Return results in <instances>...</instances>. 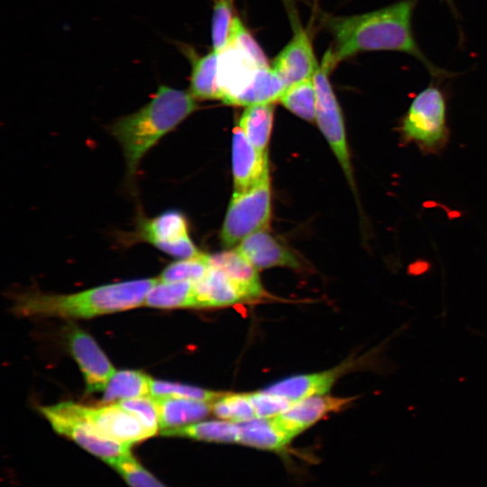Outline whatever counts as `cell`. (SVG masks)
<instances>
[{
  "label": "cell",
  "mask_w": 487,
  "mask_h": 487,
  "mask_svg": "<svg viewBox=\"0 0 487 487\" xmlns=\"http://www.w3.org/2000/svg\"><path fill=\"white\" fill-rule=\"evenodd\" d=\"M416 3L417 0H401L361 14L327 18L326 27L333 44L322 62L332 70L339 62L358 53L393 51L416 57L435 72L413 36L411 19Z\"/></svg>",
  "instance_id": "1"
},
{
  "label": "cell",
  "mask_w": 487,
  "mask_h": 487,
  "mask_svg": "<svg viewBox=\"0 0 487 487\" xmlns=\"http://www.w3.org/2000/svg\"><path fill=\"white\" fill-rule=\"evenodd\" d=\"M197 107V99L188 91L160 85L147 104L111 124L109 131L122 147L130 184L149 150Z\"/></svg>",
  "instance_id": "2"
},
{
  "label": "cell",
  "mask_w": 487,
  "mask_h": 487,
  "mask_svg": "<svg viewBox=\"0 0 487 487\" xmlns=\"http://www.w3.org/2000/svg\"><path fill=\"white\" fill-rule=\"evenodd\" d=\"M158 279L107 284L67 295L29 293L15 299L14 311L22 317L89 318L144 304Z\"/></svg>",
  "instance_id": "3"
},
{
  "label": "cell",
  "mask_w": 487,
  "mask_h": 487,
  "mask_svg": "<svg viewBox=\"0 0 487 487\" xmlns=\"http://www.w3.org/2000/svg\"><path fill=\"white\" fill-rule=\"evenodd\" d=\"M399 143L415 145L424 155H439L450 140L447 100L443 90L429 85L412 99L397 122Z\"/></svg>",
  "instance_id": "4"
},
{
  "label": "cell",
  "mask_w": 487,
  "mask_h": 487,
  "mask_svg": "<svg viewBox=\"0 0 487 487\" xmlns=\"http://www.w3.org/2000/svg\"><path fill=\"white\" fill-rule=\"evenodd\" d=\"M271 217L269 177L248 191L233 193L220 233L222 244L228 248L253 233L265 230Z\"/></svg>",
  "instance_id": "5"
},
{
  "label": "cell",
  "mask_w": 487,
  "mask_h": 487,
  "mask_svg": "<svg viewBox=\"0 0 487 487\" xmlns=\"http://www.w3.org/2000/svg\"><path fill=\"white\" fill-rule=\"evenodd\" d=\"M330 71L321 62L312 78L316 90V120L357 198L343 114L329 81Z\"/></svg>",
  "instance_id": "6"
},
{
  "label": "cell",
  "mask_w": 487,
  "mask_h": 487,
  "mask_svg": "<svg viewBox=\"0 0 487 487\" xmlns=\"http://www.w3.org/2000/svg\"><path fill=\"white\" fill-rule=\"evenodd\" d=\"M40 412L59 435L72 440L107 464L131 452L132 447L100 434L71 409L69 401L40 407Z\"/></svg>",
  "instance_id": "7"
},
{
  "label": "cell",
  "mask_w": 487,
  "mask_h": 487,
  "mask_svg": "<svg viewBox=\"0 0 487 487\" xmlns=\"http://www.w3.org/2000/svg\"><path fill=\"white\" fill-rule=\"evenodd\" d=\"M137 237L180 259L202 253L189 237L186 216L176 209L164 211L152 218L139 217Z\"/></svg>",
  "instance_id": "8"
},
{
  "label": "cell",
  "mask_w": 487,
  "mask_h": 487,
  "mask_svg": "<svg viewBox=\"0 0 487 487\" xmlns=\"http://www.w3.org/2000/svg\"><path fill=\"white\" fill-rule=\"evenodd\" d=\"M69 404L100 434L130 447L155 435L136 416L115 402L95 407L71 401Z\"/></svg>",
  "instance_id": "9"
},
{
  "label": "cell",
  "mask_w": 487,
  "mask_h": 487,
  "mask_svg": "<svg viewBox=\"0 0 487 487\" xmlns=\"http://www.w3.org/2000/svg\"><path fill=\"white\" fill-rule=\"evenodd\" d=\"M319 65L309 34L294 22L291 39L274 58L271 67L288 87L312 78Z\"/></svg>",
  "instance_id": "10"
},
{
  "label": "cell",
  "mask_w": 487,
  "mask_h": 487,
  "mask_svg": "<svg viewBox=\"0 0 487 487\" xmlns=\"http://www.w3.org/2000/svg\"><path fill=\"white\" fill-rule=\"evenodd\" d=\"M67 339L85 378L87 392L104 391L115 370L99 345L90 335L74 326L68 331Z\"/></svg>",
  "instance_id": "11"
},
{
  "label": "cell",
  "mask_w": 487,
  "mask_h": 487,
  "mask_svg": "<svg viewBox=\"0 0 487 487\" xmlns=\"http://www.w3.org/2000/svg\"><path fill=\"white\" fill-rule=\"evenodd\" d=\"M354 400V397L312 396L294 401L285 411L272 418L292 440L327 414L345 409Z\"/></svg>",
  "instance_id": "12"
},
{
  "label": "cell",
  "mask_w": 487,
  "mask_h": 487,
  "mask_svg": "<svg viewBox=\"0 0 487 487\" xmlns=\"http://www.w3.org/2000/svg\"><path fill=\"white\" fill-rule=\"evenodd\" d=\"M218 54L217 75L221 101L233 105L234 99L252 83L257 71L268 66L261 65L246 51L234 45L227 46Z\"/></svg>",
  "instance_id": "13"
},
{
  "label": "cell",
  "mask_w": 487,
  "mask_h": 487,
  "mask_svg": "<svg viewBox=\"0 0 487 487\" xmlns=\"http://www.w3.org/2000/svg\"><path fill=\"white\" fill-rule=\"evenodd\" d=\"M234 193L248 191L269 178L268 153L258 152L239 126L232 138Z\"/></svg>",
  "instance_id": "14"
},
{
  "label": "cell",
  "mask_w": 487,
  "mask_h": 487,
  "mask_svg": "<svg viewBox=\"0 0 487 487\" xmlns=\"http://www.w3.org/2000/svg\"><path fill=\"white\" fill-rule=\"evenodd\" d=\"M349 367H352V363L347 362L330 370L290 376L262 391L293 402L312 396L324 395Z\"/></svg>",
  "instance_id": "15"
},
{
  "label": "cell",
  "mask_w": 487,
  "mask_h": 487,
  "mask_svg": "<svg viewBox=\"0 0 487 487\" xmlns=\"http://www.w3.org/2000/svg\"><path fill=\"white\" fill-rule=\"evenodd\" d=\"M236 250L257 270L300 267L297 257L265 230H260L244 238Z\"/></svg>",
  "instance_id": "16"
},
{
  "label": "cell",
  "mask_w": 487,
  "mask_h": 487,
  "mask_svg": "<svg viewBox=\"0 0 487 487\" xmlns=\"http://www.w3.org/2000/svg\"><path fill=\"white\" fill-rule=\"evenodd\" d=\"M194 289L197 308L231 306L249 299L223 271L210 265L205 276L194 283Z\"/></svg>",
  "instance_id": "17"
},
{
  "label": "cell",
  "mask_w": 487,
  "mask_h": 487,
  "mask_svg": "<svg viewBox=\"0 0 487 487\" xmlns=\"http://www.w3.org/2000/svg\"><path fill=\"white\" fill-rule=\"evenodd\" d=\"M191 62V74L188 92L197 100H221L222 94L218 85L219 54L214 51L197 55L193 50L185 46L181 49Z\"/></svg>",
  "instance_id": "18"
},
{
  "label": "cell",
  "mask_w": 487,
  "mask_h": 487,
  "mask_svg": "<svg viewBox=\"0 0 487 487\" xmlns=\"http://www.w3.org/2000/svg\"><path fill=\"white\" fill-rule=\"evenodd\" d=\"M210 266L223 271L247 295L249 299L263 294L257 269L236 248L208 255Z\"/></svg>",
  "instance_id": "19"
},
{
  "label": "cell",
  "mask_w": 487,
  "mask_h": 487,
  "mask_svg": "<svg viewBox=\"0 0 487 487\" xmlns=\"http://www.w3.org/2000/svg\"><path fill=\"white\" fill-rule=\"evenodd\" d=\"M154 400L160 431L200 421L212 412L211 402L179 398H154Z\"/></svg>",
  "instance_id": "20"
},
{
  "label": "cell",
  "mask_w": 487,
  "mask_h": 487,
  "mask_svg": "<svg viewBox=\"0 0 487 487\" xmlns=\"http://www.w3.org/2000/svg\"><path fill=\"white\" fill-rule=\"evenodd\" d=\"M238 444L262 450L282 452L291 441L276 425L272 418H253L238 423Z\"/></svg>",
  "instance_id": "21"
},
{
  "label": "cell",
  "mask_w": 487,
  "mask_h": 487,
  "mask_svg": "<svg viewBox=\"0 0 487 487\" xmlns=\"http://www.w3.org/2000/svg\"><path fill=\"white\" fill-rule=\"evenodd\" d=\"M163 436L182 437L209 443H236L239 441L238 423L227 420L198 421L183 427L161 430Z\"/></svg>",
  "instance_id": "22"
},
{
  "label": "cell",
  "mask_w": 487,
  "mask_h": 487,
  "mask_svg": "<svg viewBox=\"0 0 487 487\" xmlns=\"http://www.w3.org/2000/svg\"><path fill=\"white\" fill-rule=\"evenodd\" d=\"M274 117L273 103L246 106L239 119V127L260 152L267 153Z\"/></svg>",
  "instance_id": "23"
},
{
  "label": "cell",
  "mask_w": 487,
  "mask_h": 487,
  "mask_svg": "<svg viewBox=\"0 0 487 487\" xmlns=\"http://www.w3.org/2000/svg\"><path fill=\"white\" fill-rule=\"evenodd\" d=\"M286 87L271 66L261 68L249 87L232 106H253L279 101Z\"/></svg>",
  "instance_id": "24"
},
{
  "label": "cell",
  "mask_w": 487,
  "mask_h": 487,
  "mask_svg": "<svg viewBox=\"0 0 487 487\" xmlns=\"http://www.w3.org/2000/svg\"><path fill=\"white\" fill-rule=\"evenodd\" d=\"M152 380L141 371H115L104 390L102 402L109 404L121 400L149 396Z\"/></svg>",
  "instance_id": "25"
},
{
  "label": "cell",
  "mask_w": 487,
  "mask_h": 487,
  "mask_svg": "<svg viewBox=\"0 0 487 487\" xmlns=\"http://www.w3.org/2000/svg\"><path fill=\"white\" fill-rule=\"evenodd\" d=\"M144 305L156 308H196L194 283L159 281L148 292Z\"/></svg>",
  "instance_id": "26"
},
{
  "label": "cell",
  "mask_w": 487,
  "mask_h": 487,
  "mask_svg": "<svg viewBox=\"0 0 487 487\" xmlns=\"http://www.w3.org/2000/svg\"><path fill=\"white\" fill-rule=\"evenodd\" d=\"M279 101L294 115L309 122L316 120V90L313 78L285 88Z\"/></svg>",
  "instance_id": "27"
},
{
  "label": "cell",
  "mask_w": 487,
  "mask_h": 487,
  "mask_svg": "<svg viewBox=\"0 0 487 487\" xmlns=\"http://www.w3.org/2000/svg\"><path fill=\"white\" fill-rule=\"evenodd\" d=\"M129 487H169L152 473L132 451L108 464Z\"/></svg>",
  "instance_id": "28"
},
{
  "label": "cell",
  "mask_w": 487,
  "mask_h": 487,
  "mask_svg": "<svg viewBox=\"0 0 487 487\" xmlns=\"http://www.w3.org/2000/svg\"><path fill=\"white\" fill-rule=\"evenodd\" d=\"M235 17L232 0H215L211 19L212 51L220 53L226 49Z\"/></svg>",
  "instance_id": "29"
},
{
  "label": "cell",
  "mask_w": 487,
  "mask_h": 487,
  "mask_svg": "<svg viewBox=\"0 0 487 487\" xmlns=\"http://www.w3.org/2000/svg\"><path fill=\"white\" fill-rule=\"evenodd\" d=\"M212 413L220 419L234 423L256 418L247 393H225L212 402Z\"/></svg>",
  "instance_id": "30"
},
{
  "label": "cell",
  "mask_w": 487,
  "mask_h": 487,
  "mask_svg": "<svg viewBox=\"0 0 487 487\" xmlns=\"http://www.w3.org/2000/svg\"><path fill=\"white\" fill-rule=\"evenodd\" d=\"M209 269L208 254L201 253L195 257L185 258L171 262L161 271L159 281L197 282L201 280Z\"/></svg>",
  "instance_id": "31"
},
{
  "label": "cell",
  "mask_w": 487,
  "mask_h": 487,
  "mask_svg": "<svg viewBox=\"0 0 487 487\" xmlns=\"http://www.w3.org/2000/svg\"><path fill=\"white\" fill-rule=\"evenodd\" d=\"M225 392L209 391L197 386L152 380L150 395L154 398H179L214 402Z\"/></svg>",
  "instance_id": "32"
},
{
  "label": "cell",
  "mask_w": 487,
  "mask_h": 487,
  "mask_svg": "<svg viewBox=\"0 0 487 487\" xmlns=\"http://www.w3.org/2000/svg\"><path fill=\"white\" fill-rule=\"evenodd\" d=\"M115 403L136 416L154 434L160 432L158 410L151 395L121 400Z\"/></svg>",
  "instance_id": "33"
},
{
  "label": "cell",
  "mask_w": 487,
  "mask_h": 487,
  "mask_svg": "<svg viewBox=\"0 0 487 487\" xmlns=\"http://www.w3.org/2000/svg\"><path fill=\"white\" fill-rule=\"evenodd\" d=\"M258 418H270L285 411L293 401L263 391L247 393Z\"/></svg>",
  "instance_id": "34"
}]
</instances>
